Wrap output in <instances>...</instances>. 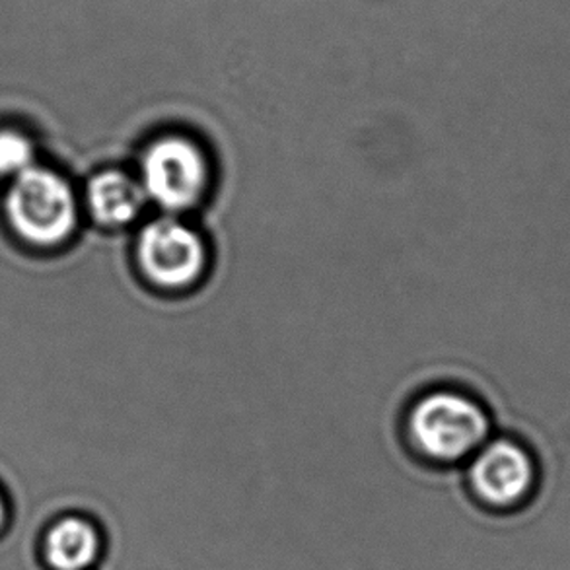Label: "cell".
Wrapping results in <instances>:
<instances>
[{
    "label": "cell",
    "mask_w": 570,
    "mask_h": 570,
    "mask_svg": "<svg viewBox=\"0 0 570 570\" xmlns=\"http://www.w3.org/2000/svg\"><path fill=\"white\" fill-rule=\"evenodd\" d=\"M4 522V504H2V499H0V525Z\"/></svg>",
    "instance_id": "obj_9"
},
{
    "label": "cell",
    "mask_w": 570,
    "mask_h": 570,
    "mask_svg": "<svg viewBox=\"0 0 570 570\" xmlns=\"http://www.w3.org/2000/svg\"><path fill=\"white\" fill-rule=\"evenodd\" d=\"M7 215L23 239L38 246H57L77 228V197L57 171L31 166L12 179Z\"/></svg>",
    "instance_id": "obj_3"
},
{
    "label": "cell",
    "mask_w": 570,
    "mask_h": 570,
    "mask_svg": "<svg viewBox=\"0 0 570 570\" xmlns=\"http://www.w3.org/2000/svg\"><path fill=\"white\" fill-rule=\"evenodd\" d=\"M100 540L92 525L80 518H65L47 540V557L57 570H82L94 563Z\"/></svg>",
    "instance_id": "obj_7"
},
{
    "label": "cell",
    "mask_w": 570,
    "mask_h": 570,
    "mask_svg": "<svg viewBox=\"0 0 570 570\" xmlns=\"http://www.w3.org/2000/svg\"><path fill=\"white\" fill-rule=\"evenodd\" d=\"M470 478L483 501L494 507H509L530 493L535 465L530 452L517 440H487L473 454Z\"/></svg>",
    "instance_id": "obj_5"
},
{
    "label": "cell",
    "mask_w": 570,
    "mask_h": 570,
    "mask_svg": "<svg viewBox=\"0 0 570 570\" xmlns=\"http://www.w3.org/2000/svg\"><path fill=\"white\" fill-rule=\"evenodd\" d=\"M140 186L148 203L164 215H186L203 205L213 187V160L207 148L186 132H164L140 156Z\"/></svg>",
    "instance_id": "obj_1"
},
{
    "label": "cell",
    "mask_w": 570,
    "mask_h": 570,
    "mask_svg": "<svg viewBox=\"0 0 570 570\" xmlns=\"http://www.w3.org/2000/svg\"><path fill=\"white\" fill-rule=\"evenodd\" d=\"M88 210L104 226L135 223L148 205L147 193L139 178L124 170L96 174L86 189Z\"/></svg>",
    "instance_id": "obj_6"
},
{
    "label": "cell",
    "mask_w": 570,
    "mask_h": 570,
    "mask_svg": "<svg viewBox=\"0 0 570 570\" xmlns=\"http://www.w3.org/2000/svg\"><path fill=\"white\" fill-rule=\"evenodd\" d=\"M491 419L485 405L458 390H432L413 403L409 434L415 446L439 462H458L485 444Z\"/></svg>",
    "instance_id": "obj_2"
},
{
    "label": "cell",
    "mask_w": 570,
    "mask_h": 570,
    "mask_svg": "<svg viewBox=\"0 0 570 570\" xmlns=\"http://www.w3.org/2000/svg\"><path fill=\"white\" fill-rule=\"evenodd\" d=\"M33 166V145L31 140L14 131L0 129V176H20Z\"/></svg>",
    "instance_id": "obj_8"
},
{
    "label": "cell",
    "mask_w": 570,
    "mask_h": 570,
    "mask_svg": "<svg viewBox=\"0 0 570 570\" xmlns=\"http://www.w3.org/2000/svg\"><path fill=\"white\" fill-rule=\"evenodd\" d=\"M137 262L148 283L163 291H187L207 275L210 249L203 232L178 215H163L142 226Z\"/></svg>",
    "instance_id": "obj_4"
}]
</instances>
